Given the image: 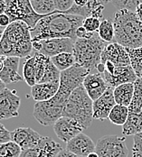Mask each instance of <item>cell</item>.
Returning <instances> with one entry per match:
<instances>
[{"instance_id": "28", "label": "cell", "mask_w": 142, "mask_h": 157, "mask_svg": "<svg viewBox=\"0 0 142 157\" xmlns=\"http://www.w3.org/2000/svg\"><path fill=\"white\" fill-rule=\"evenodd\" d=\"M127 51L130 58L131 67L133 68L137 77L142 78V47L136 49L127 48Z\"/></svg>"}, {"instance_id": "38", "label": "cell", "mask_w": 142, "mask_h": 157, "mask_svg": "<svg viewBox=\"0 0 142 157\" xmlns=\"http://www.w3.org/2000/svg\"><path fill=\"white\" fill-rule=\"evenodd\" d=\"M12 141L11 132L8 131L4 125L0 124V144H6Z\"/></svg>"}, {"instance_id": "48", "label": "cell", "mask_w": 142, "mask_h": 157, "mask_svg": "<svg viewBox=\"0 0 142 157\" xmlns=\"http://www.w3.org/2000/svg\"><path fill=\"white\" fill-rule=\"evenodd\" d=\"M98 1L101 2L103 5H106V4H108L109 2H111V1H112V0H98Z\"/></svg>"}, {"instance_id": "32", "label": "cell", "mask_w": 142, "mask_h": 157, "mask_svg": "<svg viewBox=\"0 0 142 157\" xmlns=\"http://www.w3.org/2000/svg\"><path fill=\"white\" fill-rule=\"evenodd\" d=\"M61 71L55 67V65L50 61L45 69L44 77L41 79L40 83H49V82H60Z\"/></svg>"}, {"instance_id": "24", "label": "cell", "mask_w": 142, "mask_h": 157, "mask_svg": "<svg viewBox=\"0 0 142 157\" xmlns=\"http://www.w3.org/2000/svg\"><path fill=\"white\" fill-rule=\"evenodd\" d=\"M51 61L55 65V67L62 72L71 67H73L76 62L73 53L72 52H63L51 58Z\"/></svg>"}, {"instance_id": "10", "label": "cell", "mask_w": 142, "mask_h": 157, "mask_svg": "<svg viewBox=\"0 0 142 157\" xmlns=\"http://www.w3.org/2000/svg\"><path fill=\"white\" fill-rule=\"evenodd\" d=\"M75 41L70 38H53L40 41H33V48L49 58L63 52H72Z\"/></svg>"}, {"instance_id": "5", "label": "cell", "mask_w": 142, "mask_h": 157, "mask_svg": "<svg viewBox=\"0 0 142 157\" xmlns=\"http://www.w3.org/2000/svg\"><path fill=\"white\" fill-rule=\"evenodd\" d=\"M106 45L107 43L101 39L98 32L90 39H77L73 51L75 62L92 73L101 63V53Z\"/></svg>"}, {"instance_id": "8", "label": "cell", "mask_w": 142, "mask_h": 157, "mask_svg": "<svg viewBox=\"0 0 142 157\" xmlns=\"http://www.w3.org/2000/svg\"><path fill=\"white\" fill-rule=\"evenodd\" d=\"M134 96L128 107V117L122 126V133L125 136L142 133V78H138L134 82Z\"/></svg>"}, {"instance_id": "17", "label": "cell", "mask_w": 142, "mask_h": 157, "mask_svg": "<svg viewBox=\"0 0 142 157\" xmlns=\"http://www.w3.org/2000/svg\"><path fill=\"white\" fill-rule=\"evenodd\" d=\"M11 138L22 150H26L37 146L42 136L30 127H18L11 132Z\"/></svg>"}, {"instance_id": "23", "label": "cell", "mask_w": 142, "mask_h": 157, "mask_svg": "<svg viewBox=\"0 0 142 157\" xmlns=\"http://www.w3.org/2000/svg\"><path fill=\"white\" fill-rule=\"evenodd\" d=\"M134 83H125L113 90L116 104L128 107L134 96Z\"/></svg>"}, {"instance_id": "13", "label": "cell", "mask_w": 142, "mask_h": 157, "mask_svg": "<svg viewBox=\"0 0 142 157\" xmlns=\"http://www.w3.org/2000/svg\"><path fill=\"white\" fill-rule=\"evenodd\" d=\"M61 150L63 148L60 144L48 136H42L37 146L22 150L19 157H56Z\"/></svg>"}, {"instance_id": "46", "label": "cell", "mask_w": 142, "mask_h": 157, "mask_svg": "<svg viewBox=\"0 0 142 157\" xmlns=\"http://www.w3.org/2000/svg\"><path fill=\"white\" fill-rule=\"evenodd\" d=\"M5 88H6V87H5V83L0 79V93L3 91V90H4Z\"/></svg>"}, {"instance_id": "29", "label": "cell", "mask_w": 142, "mask_h": 157, "mask_svg": "<svg viewBox=\"0 0 142 157\" xmlns=\"http://www.w3.org/2000/svg\"><path fill=\"white\" fill-rule=\"evenodd\" d=\"M34 60H35V78H36V84L40 83L41 79L44 77L45 69L47 67L48 63L51 61V58L47 56L35 52L34 54Z\"/></svg>"}, {"instance_id": "21", "label": "cell", "mask_w": 142, "mask_h": 157, "mask_svg": "<svg viewBox=\"0 0 142 157\" xmlns=\"http://www.w3.org/2000/svg\"><path fill=\"white\" fill-rule=\"evenodd\" d=\"M19 61L20 58L18 57H6L4 62V68L0 72V79L5 84L16 83L24 79L18 72Z\"/></svg>"}, {"instance_id": "19", "label": "cell", "mask_w": 142, "mask_h": 157, "mask_svg": "<svg viewBox=\"0 0 142 157\" xmlns=\"http://www.w3.org/2000/svg\"><path fill=\"white\" fill-rule=\"evenodd\" d=\"M66 149L78 156L87 157L90 154L95 152L96 144L91 137L81 133L66 144Z\"/></svg>"}, {"instance_id": "30", "label": "cell", "mask_w": 142, "mask_h": 157, "mask_svg": "<svg viewBox=\"0 0 142 157\" xmlns=\"http://www.w3.org/2000/svg\"><path fill=\"white\" fill-rule=\"evenodd\" d=\"M34 11L39 15H50L58 10L55 9L54 0H31Z\"/></svg>"}, {"instance_id": "42", "label": "cell", "mask_w": 142, "mask_h": 157, "mask_svg": "<svg viewBox=\"0 0 142 157\" xmlns=\"http://www.w3.org/2000/svg\"><path fill=\"white\" fill-rule=\"evenodd\" d=\"M89 1L90 0H74V5H76L77 6H80V7H84L87 6Z\"/></svg>"}, {"instance_id": "40", "label": "cell", "mask_w": 142, "mask_h": 157, "mask_svg": "<svg viewBox=\"0 0 142 157\" xmlns=\"http://www.w3.org/2000/svg\"><path fill=\"white\" fill-rule=\"evenodd\" d=\"M11 24L10 18L6 14L0 15V26L3 28H6Z\"/></svg>"}, {"instance_id": "12", "label": "cell", "mask_w": 142, "mask_h": 157, "mask_svg": "<svg viewBox=\"0 0 142 157\" xmlns=\"http://www.w3.org/2000/svg\"><path fill=\"white\" fill-rule=\"evenodd\" d=\"M91 72L85 68L75 63L70 69L61 72L60 88L72 93L74 90L83 84L84 78Z\"/></svg>"}, {"instance_id": "36", "label": "cell", "mask_w": 142, "mask_h": 157, "mask_svg": "<svg viewBox=\"0 0 142 157\" xmlns=\"http://www.w3.org/2000/svg\"><path fill=\"white\" fill-rule=\"evenodd\" d=\"M132 157H142V133L133 136Z\"/></svg>"}, {"instance_id": "45", "label": "cell", "mask_w": 142, "mask_h": 157, "mask_svg": "<svg viewBox=\"0 0 142 157\" xmlns=\"http://www.w3.org/2000/svg\"><path fill=\"white\" fill-rule=\"evenodd\" d=\"M6 56H1L0 55V72L2 71L3 68H4V62H5Z\"/></svg>"}, {"instance_id": "27", "label": "cell", "mask_w": 142, "mask_h": 157, "mask_svg": "<svg viewBox=\"0 0 142 157\" xmlns=\"http://www.w3.org/2000/svg\"><path fill=\"white\" fill-rule=\"evenodd\" d=\"M23 75L24 79L28 86L33 87L36 84L35 78V60L34 55H30L26 58V61L23 66Z\"/></svg>"}, {"instance_id": "1", "label": "cell", "mask_w": 142, "mask_h": 157, "mask_svg": "<svg viewBox=\"0 0 142 157\" xmlns=\"http://www.w3.org/2000/svg\"><path fill=\"white\" fill-rule=\"evenodd\" d=\"M84 17L74 15L53 13L41 19L31 30L33 41L53 38H70L77 40L76 31L82 25Z\"/></svg>"}, {"instance_id": "26", "label": "cell", "mask_w": 142, "mask_h": 157, "mask_svg": "<svg viewBox=\"0 0 142 157\" xmlns=\"http://www.w3.org/2000/svg\"><path fill=\"white\" fill-rule=\"evenodd\" d=\"M98 34L102 41L105 43H114L115 42V29L113 21L110 19H102L100 28L98 30Z\"/></svg>"}, {"instance_id": "15", "label": "cell", "mask_w": 142, "mask_h": 157, "mask_svg": "<svg viewBox=\"0 0 142 157\" xmlns=\"http://www.w3.org/2000/svg\"><path fill=\"white\" fill-rule=\"evenodd\" d=\"M105 62H111L117 67L131 65L127 48L116 42L107 44L104 48L101 53V63H104Z\"/></svg>"}, {"instance_id": "7", "label": "cell", "mask_w": 142, "mask_h": 157, "mask_svg": "<svg viewBox=\"0 0 142 157\" xmlns=\"http://www.w3.org/2000/svg\"><path fill=\"white\" fill-rule=\"evenodd\" d=\"M6 14L9 16L11 23L22 21L29 26L30 30H33L36 26L41 19L48 16L37 14L32 6L31 0H6ZM54 13L62 14L60 11Z\"/></svg>"}, {"instance_id": "11", "label": "cell", "mask_w": 142, "mask_h": 157, "mask_svg": "<svg viewBox=\"0 0 142 157\" xmlns=\"http://www.w3.org/2000/svg\"><path fill=\"white\" fill-rule=\"evenodd\" d=\"M21 98L16 90L5 88L0 93V119H9L19 116Z\"/></svg>"}, {"instance_id": "20", "label": "cell", "mask_w": 142, "mask_h": 157, "mask_svg": "<svg viewBox=\"0 0 142 157\" xmlns=\"http://www.w3.org/2000/svg\"><path fill=\"white\" fill-rule=\"evenodd\" d=\"M82 85L93 101L101 97L109 89V86L102 75L98 72L88 74L84 78Z\"/></svg>"}, {"instance_id": "41", "label": "cell", "mask_w": 142, "mask_h": 157, "mask_svg": "<svg viewBox=\"0 0 142 157\" xmlns=\"http://www.w3.org/2000/svg\"><path fill=\"white\" fill-rule=\"evenodd\" d=\"M56 157H81L74 155L73 153L68 151L67 149H63L60 151V153L56 155Z\"/></svg>"}, {"instance_id": "3", "label": "cell", "mask_w": 142, "mask_h": 157, "mask_svg": "<svg viewBox=\"0 0 142 157\" xmlns=\"http://www.w3.org/2000/svg\"><path fill=\"white\" fill-rule=\"evenodd\" d=\"M112 21L116 43L128 49L142 47V21L135 12L118 10Z\"/></svg>"}, {"instance_id": "34", "label": "cell", "mask_w": 142, "mask_h": 157, "mask_svg": "<svg viewBox=\"0 0 142 157\" xmlns=\"http://www.w3.org/2000/svg\"><path fill=\"white\" fill-rule=\"evenodd\" d=\"M111 2L118 10L128 9L135 12L137 6L142 3V0H112Z\"/></svg>"}, {"instance_id": "14", "label": "cell", "mask_w": 142, "mask_h": 157, "mask_svg": "<svg viewBox=\"0 0 142 157\" xmlns=\"http://www.w3.org/2000/svg\"><path fill=\"white\" fill-rule=\"evenodd\" d=\"M53 130L57 137L67 144L73 137L82 133L84 128L75 119L62 117L53 125Z\"/></svg>"}, {"instance_id": "49", "label": "cell", "mask_w": 142, "mask_h": 157, "mask_svg": "<svg viewBox=\"0 0 142 157\" xmlns=\"http://www.w3.org/2000/svg\"><path fill=\"white\" fill-rule=\"evenodd\" d=\"M1 34H2V29H1V27H0V38H1Z\"/></svg>"}, {"instance_id": "31", "label": "cell", "mask_w": 142, "mask_h": 157, "mask_svg": "<svg viewBox=\"0 0 142 157\" xmlns=\"http://www.w3.org/2000/svg\"><path fill=\"white\" fill-rule=\"evenodd\" d=\"M21 153V147L15 142L0 144V157H19Z\"/></svg>"}, {"instance_id": "2", "label": "cell", "mask_w": 142, "mask_h": 157, "mask_svg": "<svg viewBox=\"0 0 142 157\" xmlns=\"http://www.w3.org/2000/svg\"><path fill=\"white\" fill-rule=\"evenodd\" d=\"M33 49L31 30L26 23L16 21L5 29L0 40L1 56L26 58Z\"/></svg>"}, {"instance_id": "35", "label": "cell", "mask_w": 142, "mask_h": 157, "mask_svg": "<svg viewBox=\"0 0 142 157\" xmlns=\"http://www.w3.org/2000/svg\"><path fill=\"white\" fill-rule=\"evenodd\" d=\"M101 23V19L89 16V17L84 18L82 26L90 33H97L100 28Z\"/></svg>"}, {"instance_id": "25", "label": "cell", "mask_w": 142, "mask_h": 157, "mask_svg": "<svg viewBox=\"0 0 142 157\" xmlns=\"http://www.w3.org/2000/svg\"><path fill=\"white\" fill-rule=\"evenodd\" d=\"M128 117V108L116 104L109 115V120L113 125L124 126Z\"/></svg>"}, {"instance_id": "33", "label": "cell", "mask_w": 142, "mask_h": 157, "mask_svg": "<svg viewBox=\"0 0 142 157\" xmlns=\"http://www.w3.org/2000/svg\"><path fill=\"white\" fill-rule=\"evenodd\" d=\"M89 10V16L95 17L102 20V13L104 10V5L98 0H90L87 4Z\"/></svg>"}, {"instance_id": "47", "label": "cell", "mask_w": 142, "mask_h": 157, "mask_svg": "<svg viewBox=\"0 0 142 157\" xmlns=\"http://www.w3.org/2000/svg\"><path fill=\"white\" fill-rule=\"evenodd\" d=\"M87 157H99V155L96 154V152H93V153H92V154H90Z\"/></svg>"}, {"instance_id": "39", "label": "cell", "mask_w": 142, "mask_h": 157, "mask_svg": "<svg viewBox=\"0 0 142 157\" xmlns=\"http://www.w3.org/2000/svg\"><path fill=\"white\" fill-rule=\"evenodd\" d=\"M95 33H90L88 32L82 25L80 26L76 31V37L77 39H90L93 36Z\"/></svg>"}, {"instance_id": "43", "label": "cell", "mask_w": 142, "mask_h": 157, "mask_svg": "<svg viewBox=\"0 0 142 157\" xmlns=\"http://www.w3.org/2000/svg\"><path fill=\"white\" fill-rule=\"evenodd\" d=\"M6 0H0V15L6 14Z\"/></svg>"}, {"instance_id": "22", "label": "cell", "mask_w": 142, "mask_h": 157, "mask_svg": "<svg viewBox=\"0 0 142 157\" xmlns=\"http://www.w3.org/2000/svg\"><path fill=\"white\" fill-rule=\"evenodd\" d=\"M60 82L38 83L31 88L32 98L36 102L46 101L53 98L58 92Z\"/></svg>"}, {"instance_id": "44", "label": "cell", "mask_w": 142, "mask_h": 157, "mask_svg": "<svg viewBox=\"0 0 142 157\" xmlns=\"http://www.w3.org/2000/svg\"><path fill=\"white\" fill-rule=\"evenodd\" d=\"M135 13H136V15L138 16V17L142 21V3H140V4L137 6V8H136V10H135Z\"/></svg>"}, {"instance_id": "16", "label": "cell", "mask_w": 142, "mask_h": 157, "mask_svg": "<svg viewBox=\"0 0 142 157\" xmlns=\"http://www.w3.org/2000/svg\"><path fill=\"white\" fill-rule=\"evenodd\" d=\"M101 75L105 79V81L107 82L109 88H111L113 90L117 88L118 86L125 84V83H134L139 78L137 77L131 65L122 66V67L116 66V69L113 74L110 75L107 73H103Z\"/></svg>"}, {"instance_id": "6", "label": "cell", "mask_w": 142, "mask_h": 157, "mask_svg": "<svg viewBox=\"0 0 142 157\" xmlns=\"http://www.w3.org/2000/svg\"><path fill=\"white\" fill-rule=\"evenodd\" d=\"M71 93L59 88L56 95L46 101L36 102L34 107L33 115L38 123L45 126H53L63 117V109Z\"/></svg>"}, {"instance_id": "4", "label": "cell", "mask_w": 142, "mask_h": 157, "mask_svg": "<svg viewBox=\"0 0 142 157\" xmlns=\"http://www.w3.org/2000/svg\"><path fill=\"white\" fill-rule=\"evenodd\" d=\"M63 117L75 119L84 129L91 126L93 120V101L83 85L78 87L70 95L63 109Z\"/></svg>"}, {"instance_id": "9", "label": "cell", "mask_w": 142, "mask_h": 157, "mask_svg": "<svg viewBox=\"0 0 142 157\" xmlns=\"http://www.w3.org/2000/svg\"><path fill=\"white\" fill-rule=\"evenodd\" d=\"M95 152L99 157H128V155L125 137L115 135L101 137L96 144Z\"/></svg>"}, {"instance_id": "37", "label": "cell", "mask_w": 142, "mask_h": 157, "mask_svg": "<svg viewBox=\"0 0 142 157\" xmlns=\"http://www.w3.org/2000/svg\"><path fill=\"white\" fill-rule=\"evenodd\" d=\"M54 5L55 9L63 14L74 5V0H54Z\"/></svg>"}, {"instance_id": "18", "label": "cell", "mask_w": 142, "mask_h": 157, "mask_svg": "<svg viewBox=\"0 0 142 157\" xmlns=\"http://www.w3.org/2000/svg\"><path fill=\"white\" fill-rule=\"evenodd\" d=\"M115 105L116 101L114 99L113 89L109 88L101 97L93 101V119H108L109 115Z\"/></svg>"}]
</instances>
